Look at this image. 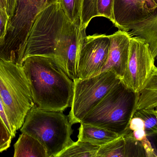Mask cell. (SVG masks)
I'll use <instances>...</instances> for the list:
<instances>
[{"label":"cell","mask_w":157,"mask_h":157,"mask_svg":"<svg viewBox=\"0 0 157 157\" xmlns=\"http://www.w3.org/2000/svg\"><path fill=\"white\" fill-rule=\"evenodd\" d=\"M133 117L143 120L146 134L157 132V111L155 109L137 110Z\"/></svg>","instance_id":"obj_20"},{"label":"cell","mask_w":157,"mask_h":157,"mask_svg":"<svg viewBox=\"0 0 157 157\" xmlns=\"http://www.w3.org/2000/svg\"><path fill=\"white\" fill-rule=\"evenodd\" d=\"M97 157H124V140L123 135L100 147Z\"/></svg>","instance_id":"obj_18"},{"label":"cell","mask_w":157,"mask_h":157,"mask_svg":"<svg viewBox=\"0 0 157 157\" xmlns=\"http://www.w3.org/2000/svg\"><path fill=\"white\" fill-rule=\"evenodd\" d=\"M137 110L157 106V66H155L144 87L139 93Z\"/></svg>","instance_id":"obj_15"},{"label":"cell","mask_w":157,"mask_h":157,"mask_svg":"<svg viewBox=\"0 0 157 157\" xmlns=\"http://www.w3.org/2000/svg\"><path fill=\"white\" fill-rule=\"evenodd\" d=\"M58 0H16L7 31L0 47V60L18 64L29 33L40 12Z\"/></svg>","instance_id":"obj_6"},{"label":"cell","mask_w":157,"mask_h":157,"mask_svg":"<svg viewBox=\"0 0 157 157\" xmlns=\"http://www.w3.org/2000/svg\"><path fill=\"white\" fill-rule=\"evenodd\" d=\"M154 2H155V3L157 5V0H153Z\"/></svg>","instance_id":"obj_31"},{"label":"cell","mask_w":157,"mask_h":157,"mask_svg":"<svg viewBox=\"0 0 157 157\" xmlns=\"http://www.w3.org/2000/svg\"><path fill=\"white\" fill-rule=\"evenodd\" d=\"M16 0H7V12L9 18L13 14L15 5Z\"/></svg>","instance_id":"obj_28"},{"label":"cell","mask_w":157,"mask_h":157,"mask_svg":"<svg viewBox=\"0 0 157 157\" xmlns=\"http://www.w3.org/2000/svg\"><path fill=\"white\" fill-rule=\"evenodd\" d=\"M129 130L131 131L144 129V124L142 119L137 117H133L130 122Z\"/></svg>","instance_id":"obj_26"},{"label":"cell","mask_w":157,"mask_h":157,"mask_svg":"<svg viewBox=\"0 0 157 157\" xmlns=\"http://www.w3.org/2000/svg\"><path fill=\"white\" fill-rule=\"evenodd\" d=\"M23 67L29 83L32 99L40 108L63 112L71 108L74 83L53 59L32 56Z\"/></svg>","instance_id":"obj_2"},{"label":"cell","mask_w":157,"mask_h":157,"mask_svg":"<svg viewBox=\"0 0 157 157\" xmlns=\"http://www.w3.org/2000/svg\"><path fill=\"white\" fill-rule=\"evenodd\" d=\"M109 36L110 44L109 56L101 72L113 70L122 79L128 62L132 36L129 32L119 29Z\"/></svg>","instance_id":"obj_11"},{"label":"cell","mask_w":157,"mask_h":157,"mask_svg":"<svg viewBox=\"0 0 157 157\" xmlns=\"http://www.w3.org/2000/svg\"><path fill=\"white\" fill-rule=\"evenodd\" d=\"M124 140V157H153L150 144L147 139L138 141L133 136L132 131L123 135Z\"/></svg>","instance_id":"obj_16"},{"label":"cell","mask_w":157,"mask_h":157,"mask_svg":"<svg viewBox=\"0 0 157 157\" xmlns=\"http://www.w3.org/2000/svg\"><path fill=\"white\" fill-rule=\"evenodd\" d=\"M139 96V93L128 88L121 80L85 116L80 123L124 135L130 131L129 125L137 110Z\"/></svg>","instance_id":"obj_3"},{"label":"cell","mask_w":157,"mask_h":157,"mask_svg":"<svg viewBox=\"0 0 157 157\" xmlns=\"http://www.w3.org/2000/svg\"><path fill=\"white\" fill-rule=\"evenodd\" d=\"M14 157H48L43 145L33 136L22 132L14 145Z\"/></svg>","instance_id":"obj_14"},{"label":"cell","mask_w":157,"mask_h":157,"mask_svg":"<svg viewBox=\"0 0 157 157\" xmlns=\"http://www.w3.org/2000/svg\"><path fill=\"white\" fill-rule=\"evenodd\" d=\"M121 81V78L112 70L88 78L73 80V99L68 115L71 123H80L85 116Z\"/></svg>","instance_id":"obj_7"},{"label":"cell","mask_w":157,"mask_h":157,"mask_svg":"<svg viewBox=\"0 0 157 157\" xmlns=\"http://www.w3.org/2000/svg\"><path fill=\"white\" fill-rule=\"evenodd\" d=\"M13 138L12 134L0 116V153L9 148Z\"/></svg>","instance_id":"obj_22"},{"label":"cell","mask_w":157,"mask_h":157,"mask_svg":"<svg viewBox=\"0 0 157 157\" xmlns=\"http://www.w3.org/2000/svg\"><path fill=\"white\" fill-rule=\"evenodd\" d=\"M155 60L144 40L132 36L128 62L121 79L123 83L132 91L139 93L155 66Z\"/></svg>","instance_id":"obj_8"},{"label":"cell","mask_w":157,"mask_h":157,"mask_svg":"<svg viewBox=\"0 0 157 157\" xmlns=\"http://www.w3.org/2000/svg\"><path fill=\"white\" fill-rule=\"evenodd\" d=\"M0 8L7 12V0H0Z\"/></svg>","instance_id":"obj_30"},{"label":"cell","mask_w":157,"mask_h":157,"mask_svg":"<svg viewBox=\"0 0 157 157\" xmlns=\"http://www.w3.org/2000/svg\"><path fill=\"white\" fill-rule=\"evenodd\" d=\"M155 109L157 111V107H155Z\"/></svg>","instance_id":"obj_32"},{"label":"cell","mask_w":157,"mask_h":157,"mask_svg":"<svg viewBox=\"0 0 157 157\" xmlns=\"http://www.w3.org/2000/svg\"><path fill=\"white\" fill-rule=\"evenodd\" d=\"M146 138L151 146L153 157H157V132L146 134Z\"/></svg>","instance_id":"obj_24"},{"label":"cell","mask_w":157,"mask_h":157,"mask_svg":"<svg viewBox=\"0 0 157 157\" xmlns=\"http://www.w3.org/2000/svg\"><path fill=\"white\" fill-rule=\"evenodd\" d=\"M133 136L138 141H144L146 139V133L144 129L132 131Z\"/></svg>","instance_id":"obj_27"},{"label":"cell","mask_w":157,"mask_h":157,"mask_svg":"<svg viewBox=\"0 0 157 157\" xmlns=\"http://www.w3.org/2000/svg\"><path fill=\"white\" fill-rule=\"evenodd\" d=\"M142 2L146 4L152 10L155 11L157 9V5L153 0H141Z\"/></svg>","instance_id":"obj_29"},{"label":"cell","mask_w":157,"mask_h":157,"mask_svg":"<svg viewBox=\"0 0 157 157\" xmlns=\"http://www.w3.org/2000/svg\"><path fill=\"white\" fill-rule=\"evenodd\" d=\"M129 32L132 36L144 40L153 57L157 59V9L145 20L135 25Z\"/></svg>","instance_id":"obj_12"},{"label":"cell","mask_w":157,"mask_h":157,"mask_svg":"<svg viewBox=\"0 0 157 157\" xmlns=\"http://www.w3.org/2000/svg\"><path fill=\"white\" fill-rule=\"evenodd\" d=\"M9 20L7 12L0 8V47L6 35Z\"/></svg>","instance_id":"obj_23"},{"label":"cell","mask_w":157,"mask_h":157,"mask_svg":"<svg viewBox=\"0 0 157 157\" xmlns=\"http://www.w3.org/2000/svg\"><path fill=\"white\" fill-rule=\"evenodd\" d=\"M0 116H1L2 120H3L5 124L6 125L7 129H8L9 131L12 134L13 137H15L16 134L14 132L13 128H12L10 122H9V120H8V118H7L6 114L4 107L2 101L1 97H0Z\"/></svg>","instance_id":"obj_25"},{"label":"cell","mask_w":157,"mask_h":157,"mask_svg":"<svg viewBox=\"0 0 157 157\" xmlns=\"http://www.w3.org/2000/svg\"><path fill=\"white\" fill-rule=\"evenodd\" d=\"M99 147L78 141L60 153L57 157H97Z\"/></svg>","instance_id":"obj_17"},{"label":"cell","mask_w":157,"mask_h":157,"mask_svg":"<svg viewBox=\"0 0 157 157\" xmlns=\"http://www.w3.org/2000/svg\"><path fill=\"white\" fill-rule=\"evenodd\" d=\"M58 2L72 23H80L83 0H58Z\"/></svg>","instance_id":"obj_19"},{"label":"cell","mask_w":157,"mask_h":157,"mask_svg":"<svg viewBox=\"0 0 157 157\" xmlns=\"http://www.w3.org/2000/svg\"><path fill=\"white\" fill-rule=\"evenodd\" d=\"M154 11L141 0H113V24L120 30L129 32Z\"/></svg>","instance_id":"obj_10"},{"label":"cell","mask_w":157,"mask_h":157,"mask_svg":"<svg viewBox=\"0 0 157 157\" xmlns=\"http://www.w3.org/2000/svg\"><path fill=\"white\" fill-rule=\"evenodd\" d=\"M72 125L63 112L42 109L34 104L20 131L38 140L46 148L48 157H57L74 143L71 137Z\"/></svg>","instance_id":"obj_4"},{"label":"cell","mask_w":157,"mask_h":157,"mask_svg":"<svg viewBox=\"0 0 157 157\" xmlns=\"http://www.w3.org/2000/svg\"><path fill=\"white\" fill-rule=\"evenodd\" d=\"M121 136V135L104 128L90 124L80 123L78 140L100 147Z\"/></svg>","instance_id":"obj_13"},{"label":"cell","mask_w":157,"mask_h":157,"mask_svg":"<svg viewBox=\"0 0 157 157\" xmlns=\"http://www.w3.org/2000/svg\"><path fill=\"white\" fill-rule=\"evenodd\" d=\"M110 44L109 36L105 34L83 37L77 59L78 78H88L101 73L108 59Z\"/></svg>","instance_id":"obj_9"},{"label":"cell","mask_w":157,"mask_h":157,"mask_svg":"<svg viewBox=\"0 0 157 157\" xmlns=\"http://www.w3.org/2000/svg\"><path fill=\"white\" fill-rule=\"evenodd\" d=\"M86 29L80 23L69 20L60 4L56 2L38 14L29 33L19 63L23 65L29 56L53 59L72 80L78 78L77 59L81 40Z\"/></svg>","instance_id":"obj_1"},{"label":"cell","mask_w":157,"mask_h":157,"mask_svg":"<svg viewBox=\"0 0 157 157\" xmlns=\"http://www.w3.org/2000/svg\"><path fill=\"white\" fill-rule=\"evenodd\" d=\"M0 97L6 114L16 134L34 105L23 65L0 60Z\"/></svg>","instance_id":"obj_5"},{"label":"cell","mask_w":157,"mask_h":157,"mask_svg":"<svg viewBox=\"0 0 157 157\" xmlns=\"http://www.w3.org/2000/svg\"><path fill=\"white\" fill-rule=\"evenodd\" d=\"M113 4V0H97L98 16L106 18L114 23Z\"/></svg>","instance_id":"obj_21"}]
</instances>
